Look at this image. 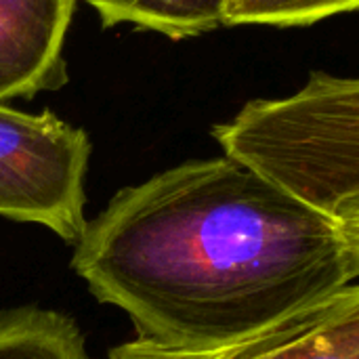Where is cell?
<instances>
[{"label": "cell", "mask_w": 359, "mask_h": 359, "mask_svg": "<svg viewBox=\"0 0 359 359\" xmlns=\"http://www.w3.org/2000/svg\"><path fill=\"white\" fill-rule=\"evenodd\" d=\"M105 359H359V286L229 343L168 347L137 337Z\"/></svg>", "instance_id": "cell-4"}, {"label": "cell", "mask_w": 359, "mask_h": 359, "mask_svg": "<svg viewBox=\"0 0 359 359\" xmlns=\"http://www.w3.org/2000/svg\"><path fill=\"white\" fill-rule=\"evenodd\" d=\"M359 0H225L223 25L297 27L355 13Z\"/></svg>", "instance_id": "cell-7"}, {"label": "cell", "mask_w": 359, "mask_h": 359, "mask_svg": "<svg viewBox=\"0 0 359 359\" xmlns=\"http://www.w3.org/2000/svg\"><path fill=\"white\" fill-rule=\"evenodd\" d=\"M88 135L50 109L25 114L0 103V217L46 227L65 244L86 229Z\"/></svg>", "instance_id": "cell-3"}, {"label": "cell", "mask_w": 359, "mask_h": 359, "mask_svg": "<svg viewBox=\"0 0 359 359\" xmlns=\"http://www.w3.org/2000/svg\"><path fill=\"white\" fill-rule=\"evenodd\" d=\"M227 160L359 231V82L313 72L284 99H252L212 126Z\"/></svg>", "instance_id": "cell-2"}, {"label": "cell", "mask_w": 359, "mask_h": 359, "mask_svg": "<svg viewBox=\"0 0 359 359\" xmlns=\"http://www.w3.org/2000/svg\"><path fill=\"white\" fill-rule=\"evenodd\" d=\"M103 27L133 23L170 40H185L223 25L225 0H84Z\"/></svg>", "instance_id": "cell-6"}, {"label": "cell", "mask_w": 359, "mask_h": 359, "mask_svg": "<svg viewBox=\"0 0 359 359\" xmlns=\"http://www.w3.org/2000/svg\"><path fill=\"white\" fill-rule=\"evenodd\" d=\"M78 0H0V103L67 82L65 36Z\"/></svg>", "instance_id": "cell-5"}, {"label": "cell", "mask_w": 359, "mask_h": 359, "mask_svg": "<svg viewBox=\"0 0 359 359\" xmlns=\"http://www.w3.org/2000/svg\"><path fill=\"white\" fill-rule=\"evenodd\" d=\"M72 269L139 339L212 347L358 284L359 231L225 156L187 160L120 189L86 223Z\"/></svg>", "instance_id": "cell-1"}]
</instances>
